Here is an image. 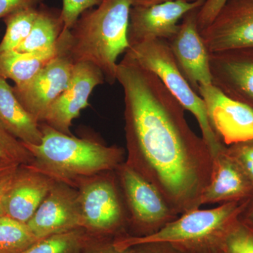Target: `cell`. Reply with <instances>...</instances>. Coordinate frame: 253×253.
<instances>
[{"label": "cell", "mask_w": 253, "mask_h": 253, "mask_svg": "<svg viewBox=\"0 0 253 253\" xmlns=\"http://www.w3.org/2000/svg\"><path fill=\"white\" fill-rule=\"evenodd\" d=\"M117 81L124 91L125 162L162 194L176 214L199 209L213 157L184 109L155 73L125 54Z\"/></svg>", "instance_id": "1"}, {"label": "cell", "mask_w": 253, "mask_h": 253, "mask_svg": "<svg viewBox=\"0 0 253 253\" xmlns=\"http://www.w3.org/2000/svg\"><path fill=\"white\" fill-rule=\"evenodd\" d=\"M130 0H103L84 11L69 31L58 40V52L75 63H92L109 84L117 81L118 59L129 48Z\"/></svg>", "instance_id": "2"}, {"label": "cell", "mask_w": 253, "mask_h": 253, "mask_svg": "<svg viewBox=\"0 0 253 253\" xmlns=\"http://www.w3.org/2000/svg\"><path fill=\"white\" fill-rule=\"evenodd\" d=\"M42 139L38 145L23 144L33 160L29 167L76 188L83 179L116 170L125 162V150L99 141L63 134L40 123Z\"/></svg>", "instance_id": "3"}, {"label": "cell", "mask_w": 253, "mask_h": 253, "mask_svg": "<svg viewBox=\"0 0 253 253\" xmlns=\"http://www.w3.org/2000/svg\"><path fill=\"white\" fill-rule=\"evenodd\" d=\"M249 199L189 211L153 235L126 236L115 239V244L125 249L149 243H167L182 253H222L226 236L239 220Z\"/></svg>", "instance_id": "4"}, {"label": "cell", "mask_w": 253, "mask_h": 253, "mask_svg": "<svg viewBox=\"0 0 253 253\" xmlns=\"http://www.w3.org/2000/svg\"><path fill=\"white\" fill-rule=\"evenodd\" d=\"M126 54L143 68L155 73L184 109L194 115L212 157L226 147L213 130L204 100L181 74L167 41H144L130 46Z\"/></svg>", "instance_id": "5"}, {"label": "cell", "mask_w": 253, "mask_h": 253, "mask_svg": "<svg viewBox=\"0 0 253 253\" xmlns=\"http://www.w3.org/2000/svg\"><path fill=\"white\" fill-rule=\"evenodd\" d=\"M76 189L83 228L88 234L114 239L129 236L127 212L116 170L83 179Z\"/></svg>", "instance_id": "6"}, {"label": "cell", "mask_w": 253, "mask_h": 253, "mask_svg": "<svg viewBox=\"0 0 253 253\" xmlns=\"http://www.w3.org/2000/svg\"><path fill=\"white\" fill-rule=\"evenodd\" d=\"M116 173L127 212L130 236L153 235L179 217L158 189L126 162L118 166Z\"/></svg>", "instance_id": "7"}, {"label": "cell", "mask_w": 253, "mask_h": 253, "mask_svg": "<svg viewBox=\"0 0 253 253\" xmlns=\"http://www.w3.org/2000/svg\"><path fill=\"white\" fill-rule=\"evenodd\" d=\"M213 130L225 146L253 140V109L226 96L213 84L199 86Z\"/></svg>", "instance_id": "8"}, {"label": "cell", "mask_w": 253, "mask_h": 253, "mask_svg": "<svg viewBox=\"0 0 253 253\" xmlns=\"http://www.w3.org/2000/svg\"><path fill=\"white\" fill-rule=\"evenodd\" d=\"M104 82V74L92 63H75L67 86L50 106L42 123L72 135L70 128L73 121L89 106L88 101L94 88Z\"/></svg>", "instance_id": "9"}, {"label": "cell", "mask_w": 253, "mask_h": 253, "mask_svg": "<svg viewBox=\"0 0 253 253\" xmlns=\"http://www.w3.org/2000/svg\"><path fill=\"white\" fill-rule=\"evenodd\" d=\"M200 33L210 53L253 48V0H228Z\"/></svg>", "instance_id": "10"}, {"label": "cell", "mask_w": 253, "mask_h": 253, "mask_svg": "<svg viewBox=\"0 0 253 253\" xmlns=\"http://www.w3.org/2000/svg\"><path fill=\"white\" fill-rule=\"evenodd\" d=\"M205 1H169L149 6H131L128 27L129 47L149 40L169 41L176 34L185 15L201 8Z\"/></svg>", "instance_id": "11"}, {"label": "cell", "mask_w": 253, "mask_h": 253, "mask_svg": "<svg viewBox=\"0 0 253 253\" xmlns=\"http://www.w3.org/2000/svg\"><path fill=\"white\" fill-rule=\"evenodd\" d=\"M199 9L185 15L176 34L167 41L181 74L196 92L200 85L212 84L210 52L198 28Z\"/></svg>", "instance_id": "12"}, {"label": "cell", "mask_w": 253, "mask_h": 253, "mask_svg": "<svg viewBox=\"0 0 253 253\" xmlns=\"http://www.w3.org/2000/svg\"><path fill=\"white\" fill-rule=\"evenodd\" d=\"M27 224L38 240L83 228L77 189L54 181Z\"/></svg>", "instance_id": "13"}, {"label": "cell", "mask_w": 253, "mask_h": 253, "mask_svg": "<svg viewBox=\"0 0 253 253\" xmlns=\"http://www.w3.org/2000/svg\"><path fill=\"white\" fill-rule=\"evenodd\" d=\"M73 67L71 60L58 52L29 83L13 86L21 104L38 122L44 121L50 106L66 89Z\"/></svg>", "instance_id": "14"}, {"label": "cell", "mask_w": 253, "mask_h": 253, "mask_svg": "<svg viewBox=\"0 0 253 253\" xmlns=\"http://www.w3.org/2000/svg\"><path fill=\"white\" fill-rule=\"evenodd\" d=\"M212 84L253 109V48L210 53Z\"/></svg>", "instance_id": "15"}, {"label": "cell", "mask_w": 253, "mask_h": 253, "mask_svg": "<svg viewBox=\"0 0 253 253\" xmlns=\"http://www.w3.org/2000/svg\"><path fill=\"white\" fill-rule=\"evenodd\" d=\"M226 149L213 157L211 179L200 200L201 206L244 201L253 196L252 184Z\"/></svg>", "instance_id": "16"}, {"label": "cell", "mask_w": 253, "mask_h": 253, "mask_svg": "<svg viewBox=\"0 0 253 253\" xmlns=\"http://www.w3.org/2000/svg\"><path fill=\"white\" fill-rule=\"evenodd\" d=\"M54 180L28 166H21L5 204V214L27 224L46 196Z\"/></svg>", "instance_id": "17"}, {"label": "cell", "mask_w": 253, "mask_h": 253, "mask_svg": "<svg viewBox=\"0 0 253 253\" xmlns=\"http://www.w3.org/2000/svg\"><path fill=\"white\" fill-rule=\"evenodd\" d=\"M0 123L23 144L38 145L42 139L40 123L23 107L14 88L0 76Z\"/></svg>", "instance_id": "18"}, {"label": "cell", "mask_w": 253, "mask_h": 253, "mask_svg": "<svg viewBox=\"0 0 253 253\" xmlns=\"http://www.w3.org/2000/svg\"><path fill=\"white\" fill-rule=\"evenodd\" d=\"M57 54V46L34 52L12 50L0 53V76L14 82V86L24 85Z\"/></svg>", "instance_id": "19"}, {"label": "cell", "mask_w": 253, "mask_h": 253, "mask_svg": "<svg viewBox=\"0 0 253 253\" xmlns=\"http://www.w3.org/2000/svg\"><path fill=\"white\" fill-rule=\"evenodd\" d=\"M63 30L61 10L41 4L29 36L16 50L34 52L54 49Z\"/></svg>", "instance_id": "20"}, {"label": "cell", "mask_w": 253, "mask_h": 253, "mask_svg": "<svg viewBox=\"0 0 253 253\" xmlns=\"http://www.w3.org/2000/svg\"><path fill=\"white\" fill-rule=\"evenodd\" d=\"M91 236L80 228L38 240L18 253H82Z\"/></svg>", "instance_id": "21"}, {"label": "cell", "mask_w": 253, "mask_h": 253, "mask_svg": "<svg viewBox=\"0 0 253 253\" xmlns=\"http://www.w3.org/2000/svg\"><path fill=\"white\" fill-rule=\"evenodd\" d=\"M38 8L18 11L4 18L6 31L0 42V53L16 50L28 38L38 16Z\"/></svg>", "instance_id": "22"}, {"label": "cell", "mask_w": 253, "mask_h": 253, "mask_svg": "<svg viewBox=\"0 0 253 253\" xmlns=\"http://www.w3.org/2000/svg\"><path fill=\"white\" fill-rule=\"evenodd\" d=\"M38 241L28 227L7 215L0 217V251L4 253H18Z\"/></svg>", "instance_id": "23"}, {"label": "cell", "mask_w": 253, "mask_h": 253, "mask_svg": "<svg viewBox=\"0 0 253 253\" xmlns=\"http://www.w3.org/2000/svg\"><path fill=\"white\" fill-rule=\"evenodd\" d=\"M33 156L23 142L6 130L0 123V162L28 166Z\"/></svg>", "instance_id": "24"}, {"label": "cell", "mask_w": 253, "mask_h": 253, "mask_svg": "<svg viewBox=\"0 0 253 253\" xmlns=\"http://www.w3.org/2000/svg\"><path fill=\"white\" fill-rule=\"evenodd\" d=\"M222 253H253V230L239 220L226 235Z\"/></svg>", "instance_id": "25"}, {"label": "cell", "mask_w": 253, "mask_h": 253, "mask_svg": "<svg viewBox=\"0 0 253 253\" xmlns=\"http://www.w3.org/2000/svg\"><path fill=\"white\" fill-rule=\"evenodd\" d=\"M103 0H62L63 6L61 9L63 31H69L74 26L78 18L84 11L96 7Z\"/></svg>", "instance_id": "26"}, {"label": "cell", "mask_w": 253, "mask_h": 253, "mask_svg": "<svg viewBox=\"0 0 253 253\" xmlns=\"http://www.w3.org/2000/svg\"><path fill=\"white\" fill-rule=\"evenodd\" d=\"M226 151L239 165L253 186V140L226 146Z\"/></svg>", "instance_id": "27"}, {"label": "cell", "mask_w": 253, "mask_h": 253, "mask_svg": "<svg viewBox=\"0 0 253 253\" xmlns=\"http://www.w3.org/2000/svg\"><path fill=\"white\" fill-rule=\"evenodd\" d=\"M21 165L0 162V217L5 214V204Z\"/></svg>", "instance_id": "28"}, {"label": "cell", "mask_w": 253, "mask_h": 253, "mask_svg": "<svg viewBox=\"0 0 253 253\" xmlns=\"http://www.w3.org/2000/svg\"><path fill=\"white\" fill-rule=\"evenodd\" d=\"M82 253H138V251L135 246L119 249L115 244L114 239L91 236Z\"/></svg>", "instance_id": "29"}, {"label": "cell", "mask_w": 253, "mask_h": 253, "mask_svg": "<svg viewBox=\"0 0 253 253\" xmlns=\"http://www.w3.org/2000/svg\"><path fill=\"white\" fill-rule=\"evenodd\" d=\"M228 0H206L197 15V25L201 32L208 27L215 18Z\"/></svg>", "instance_id": "30"}, {"label": "cell", "mask_w": 253, "mask_h": 253, "mask_svg": "<svg viewBox=\"0 0 253 253\" xmlns=\"http://www.w3.org/2000/svg\"><path fill=\"white\" fill-rule=\"evenodd\" d=\"M44 0H0V19L22 10L38 8Z\"/></svg>", "instance_id": "31"}, {"label": "cell", "mask_w": 253, "mask_h": 253, "mask_svg": "<svg viewBox=\"0 0 253 253\" xmlns=\"http://www.w3.org/2000/svg\"><path fill=\"white\" fill-rule=\"evenodd\" d=\"M135 247L138 253H182L167 243H149Z\"/></svg>", "instance_id": "32"}, {"label": "cell", "mask_w": 253, "mask_h": 253, "mask_svg": "<svg viewBox=\"0 0 253 253\" xmlns=\"http://www.w3.org/2000/svg\"><path fill=\"white\" fill-rule=\"evenodd\" d=\"M239 221L253 230V196L249 200L244 211L240 214Z\"/></svg>", "instance_id": "33"}, {"label": "cell", "mask_w": 253, "mask_h": 253, "mask_svg": "<svg viewBox=\"0 0 253 253\" xmlns=\"http://www.w3.org/2000/svg\"><path fill=\"white\" fill-rule=\"evenodd\" d=\"M169 1H183L186 2H196L200 0H130L131 6H149Z\"/></svg>", "instance_id": "34"}, {"label": "cell", "mask_w": 253, "mask_h": 253, "mask_svg": "<svg viewBox=\"0 0 253 253\" xmlns=\"http://www.w3.org/2000/svg\"><path fill=\"white\" fill-rule=\"evenodd\" d=\"M0 253H2V252H1V251H0Z\"/></svg>", "instance_id": "35"}]
</instances>
